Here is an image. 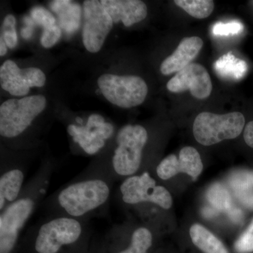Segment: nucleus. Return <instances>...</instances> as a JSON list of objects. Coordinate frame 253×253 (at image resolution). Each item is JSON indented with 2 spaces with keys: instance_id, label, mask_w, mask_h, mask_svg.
<instances>
[{
  "instance_id": "nucleus-1",
  "label": "nucleus",
  "mask_w": 253,
  "mask_h": 253,
  "mask_svg": "<svg viewBox=\"0 0 253 253\" xmlns=\"http://www.w3.org/2000/svg\"><path fill=\"white\" fill-rule=\"evenodd\" d=\"M113 183L104 176L80 174L44 199L41 206L48 215L89 221L108 212Z\"/></svg>"
},
{
  "instance_id": "nucleus-2",
  "label": "nucleus",
  "mask_w": 253,
  "mask_h": 253,
  "mask_svg": "<svg viewBox=\"0 0 253 253\" xmlns=\"http://www.w3.org/2000/svg\"><path fill=\"white\" fill-rule=\"evenodd\" d=\"M55 168L53 161L43 162L16 199L0 211V253L14 252L25 226L45 199Z\"/></svg>"
},
{
  "instance_id": "nucleus-3",
  "label": "nucleus",
  "mask_w": 253,
  "mask_h": 253,
  "mask_svg": "<svg viewBox=\"0 0 253 253\" xmlns=\"http://www.w3.org/2000/svg\"><path fill=\"white\" fill-rule=\"evenodd\" d=\"M89 221L48 215L28 229L23 243L30 253H74L87 244Z\"/></svg>"
},
{
  "instance_id": "nucleus-4",
  "label": "nucleus",
  "mask_w": 253,
  "mask_h": 253,
  "mask_svg": "<svg viewBox=\"0 0 253 253\" xmlns=\"http://www.w3.org/2000/svg\"><path fill=\"white\" fill-rule=\"evenodd\" d=\"M149 133L139 125L123 126L116 134L112 154L93 163L81 174L104 176L115 182L139 174Z\"/></svg>"
},
{
  "instance_id": "nucleus-5",
  "label": "nucleus",
  "mask_w": 253,
  "mask_h": 253,
  "mask_svg": "<svg viewBox=\"0 0 253 253\" xmlns=\"http://www.w3.org/2000/svg\"><path fill=\"white\" fill-rule=\"evenodd\" d=\"M46 106L43 95L10 99L0 106V135L7 140L20 139Z\"/></svg>"
},
{
  "instance_id": "nucleus-6",
  "label": "nucleus",
  "mask_w": 253,
  "mask_h": 253,
  "mask_svg": "<svg viewBox=\"0 0 253 253\" xmlns=\"http://www.w3.org/2000/svg\"><path fill=\"white\" fill-rule=\"evenodd\" d=\"M117 195L121 204L127 206L154 205L164 210L172 207L170 193L158 184L147 171L123 179Z\"/></svg>"
},
{
  "instance_id": "nucleus-7",
  "label": "nucleus",
  "mask_w": 253,
  "mask_h": 253,
  "mask_svg": "<svg viewBox=\"0 0 253 253\" xmlns=\"http://www.w3.org/2000/svg\"><path fill=\"white\" fill-rule=\"evenodd\" d=\"M244 126L245 118L241 113L217 115L203 112L195 119L193 132L199 144L208 146L235 139L242 132Z\"/></svg>"
},
{
  "instance_id": "nucleus-8",
  "label": "nucleus",
  "mask_w": 253,
  "mask_h": 253,
  "mask_svg": "<svg viewBox=\"0 0 253 253\" xmlns=\"http://www.w3.org/2000/svg\"><path fill=\"white\" fill-rule=\"evenodd\" d=\"M97 83L100 91L109 102L124 109L139 106L148 94L147 84L139 76L104 74Z\"/></svg>"
},
{
  "instance_id": "nucleus-9",
  "label": "nucleus",
  "mask_w": 253,
  "mask_h": 253,
  "mask_svg": "<svg viewBox=\"0 0 253 253\" xmlns=\"http://www.w3.org/2000/svg\"><path fill=\"white\" fill-rule=\"evenodd\" d=\"M67 131L75 144H78L86 155L99 154L106 146V141L112 138L114 126L106 122L99 114H92L88 118L86 124H70Z\"/></svg>"
},
{
  "instance_id": "nucleus-10",
  "label": "nucleus",
  "mask_w": 253,
  "mask_h": 253,
  "mask_svg": "<svg viewBox=\"0 0 253 253\" xmlns=\"http://www.w3.org/2000/svg\"><path fill=\"white\" fill-rule=\"evenodd\" d=\"M83 44L89 52H99L114 23L101 1L86 0L83 2Z\"/></svg>"
},
{
  "instance_id": "nucleus-11",
  "label": "nucleus",
  "mask_w": 253,
  "mask_h": 253,
  "mask_svg": "<svg viewBox=\"0 0 253 253\" xmlns=\"http://www.w3.org/2000/svg\"><path fill=\"white\" fill-rule=\"evenodd\" d=\"M45 83V74L40 68L21 69L12 60H7L0 67L1 87L13 96H25L31 87H42Z\"/></svg>"
},
{
  "instance_id": "nucleus-12",
  "label": "nucleus",
  "mask_w": 253,
  "mask_h": 253,
  "mask_svg": "<svg viewBox=\"0 0 253 253\" xmlns=\"http://www.w3.org/2000/svg\"><path fill=\"white\" fill-rule=\"evenodd\" d=\"M171 92L189 90L196 99H207L212 90V81L207 70L199 63H191L176 73L167 84Z\"/></svg>"
},
{
  "instance_id": "nucleus-13",
  "label": "nucleus",
  "mask_w": 253,
  "mask_h": 253,
  "mask_svg": "<svg viewBox=\"0 0 253 253\" xmlns=\"http://www.w3.org/2000/svg\"><path fill=\"white\" fill-rule=\"evenodd\" d=\"M204 169L202 160L199 151L191 146L183 148L179 157L172 154L164 158L156 167L158 177L168 180L179 174L185 173L196 179Z\"/></svg>"
},
{
  "instance_id": "nucleus-14",
  "label": "nucleus",
  "mask_w": 253,
  "mask_h": 253,
  "mask_svg": "<svg viewBox=\"0 0 253 253\" xmlns=\"http://www.w3.org/2000/svg\"><path fill=\"white\" fill-rule=\"evenodd\" d=\"M101 2L113 23L122 21L126 27L140 22L147 16V6L139 0H102Z\"/></svg>"
},
{
  "instance_id": "nucleus-15",
  "label": "nucleus",
  "mask_w": 253,
  "mask_h": 253,
  "mask_svg": "<svg viewBox=\"0 0 253 253\" xmlns=\"http://www.w3.org/2000/svg\"><path fill=\"white\" fill-rule=\"evenodd\" d=\"M204 46V41L199 37L184 38L175 51L161 63V71L165 76L178 73L191 64Z\"/></svg>"
},
{
  "instance_id": "nucleus-16",
  "label": "nucleus",
  "mask_w": 253,
  "mask_h": 253,
  "mask_svg": "<svg viewBox=\"0 0 253 253\" xmlns=\"http://www.w3.org/2000/svg\"><path fill=\"white\" fill-rule=\"evenodd\" d=\"M122 226L126 234L128 244L126 247L113 253H149V251L154 242V235L149 228L144 226L131 228V231L127 232V229Z\"/></svg>"
},
{
  "instance_id": "nucleus-17",
  "label": "nucleus",
  "mask_w": 253,
  "mask_h": 253,
  "mask_svg": "<svg viewBox=\"0 0 253 253\" xmlns=\"http://www.w3.org/2000/svg\"><path fill=\"white\" fill-rule=\"evenodd\" d=\"M189 234L193 244L204 253H229L220 240L201 224L191 226Z\"/></svg>"
},
{
  "instance_id": "nucleus-18",
  "label": "nucleus",
  "mask_w": 253,
  "mask_h": 253,
  "mask_svg": "<svg viewBox=\"0 0 253 253\" xmlns=\"http://www.w3.org/2000/svg\"><path fill=\"white\" fill-rule=\"evenodd\" d=\"M216 71L224 77H232L240 79L246 74L247 64L242 60L236 59L232 54L221 56L214 64Z\"/></svg>"
},
{
  "instance_id": "nucleus-19",
  "label": "nucleus",
  "mask_w": 253,
  "mask_h": 253,
  "mask_svg": "<svg viewBox=\"0 0 253 253\" xmlns=\"http://www.w3.org/2000/svg\"><path fill=\"white\" fill-rule=\"evenodd\" d=\"M59 16L60 27L68 34L77 31L81 24V5L70 1L66 6L57 13Z\"/></svg>"
},
{
  "instance_id": "nucleus-20",
  "label": "nucleus",
  "mask_w": 253,
  "mask_h": 253,
  "mask_svg": "<svg viewBox=\"0 0 253 253\" xmlns=\"http://www.w3.org/2000/svg\"><path fill=\"white\" fill-rule=\"evenodd\" d=\"M174 3L190 16L199 19L208 17L214 10V1L211 0H175Z\"/></svg>"
},
{
  "instance_id": "nucleus-21",
  "label": "nucleus",
  "mask_w": 253,
  "mask_h": 253,
  "mask_svg": "<svg viewBox=\"0 0 253 253\" xmlns=\"http://www.w3.org/2000/svg\"><path fill=\"white\" fill-rule=\"evenodd\" d=\"M208 198L211 204L220 211H229L231 199L229 193L220 184H215L208 191Z\"/></svg>"
},
{
  "instance_id": "nucleus-22",
  "label": "nucleus",
  "mask_w": 253,
  "mask_h": 253,
  "mask_svg": "<svg viewBox=\"0 0 253 253\" xmlns=\"http://www.w3.org/2000/svg\"><path fill=\"white\" fill-rule=\"evenodd\" d=\"M16 18L12 14H8L3 21V38L9 49H13L18 44L16 31Z\"/></svg>"
},
{
  "instance_id": "nucleus-23",
  "label": "nucleus",
  "mask_w": 253,
  "mask_h": 253,
  "mask_svg": "<svg viewBox=\"0 0 253 253\" xmlns=\"http://www.w3.org/2000/svg\"><path fill=\"white\" fill-rule=\"evenodd\" d=\"M234 250L238 253L253 252V219L247 229L236 240L234 244Z\"/></svg>"
},
{
  "instance_id": "nucleus-24",
  "label": "nucleus",
  "mask_w": 253,
  "mask_h": 253,
  "mask_svg": "<svg viewBox=\"0 0 253 253\" xmlns=\"http://www.w3.org/2000/svg\"><path fill=\"white\" fill-rule=\"evenodd\" d=\"M31 16L37 24L43 26L44 28L56 25L54 16L47 9L42 6L33 8L31 11Z\"/></svg>"
},
{
  "instance_id": "nucleus-25",
  "label": "nucleus",
  "mask_w": 253,
  "mask_h": 253,
  "mask_svg": "<svg viewBox=\"0 0 253 253\" xmlns=\"http://www.w3.org/2000/svg\"><path fill=\"white\" fill-rule=\"evenodd\" d=\"M229 184L233 189L239 191L245 188L253 186V172H239L234 173L229 178Z\"/></svg>"
},
{
  "instance_id": "nucleus-26",
  "label": "nucleus",
  "mask_w": 253,
  "mask_h": 253,
  "mask_svg": "<svg viewBox=\"0 0 253 253\" xmlns=\"http://www.w3.org/2000/svg\"><path fill=\"white\" fill-rule=\"evenodd\" d=\"M61 36V28L57 25L44 28L41 38V44L46 49H49L57 43Z\"/></svg>"
},
{
  "instance_id": "nucleus-27",
  "label": "nucleus",
  "mask_w": 253,
  "mask_h": 253,
  "mask_svg": "<svg viewBox=\"0 0 253 253\" xmlns=\"http://www.w3.org/2000/svg\"><path fill=\"white\" fill-rule=\"evenodd\" d=\"M244 26L237 21H231L228 23H218L212 28L213 34L215 36H227L237 34L242 31Z\"/></svg>"
},
{
  "instance_id": "nucleus-28",
  "label": "nucleus",
  "mask_w": 253,
  "mask_h": 253,
  "mask_svg": "<svg viewBox=\"0 0 253 253\" xmlns=\"http://www.w3.org/2000/svg\"><path fill=\"white\" fill-rule=\"evenodd\" d=\"M244 140L250 147L253 148V121L246 125L244 133Z\"/></svg>"
},
{
  "instance_id": "nucleus-29",
  "label": "nucleus",
  "mask_w": 253,
  "mask_h": 253,
  "mask_svg": "<svg viewBox=\"0 0 253 253\" xmlns=\"http://www.w3.org/2000/svg\"><path fill=\"white\" fill-rule=\"evenodd\" d=\"M33 32H34V26H27L22 28L21 32V36L24 39L28 40L33 36Z\"/></svg>"
},
{
  "instance_id": "nucleus-30",
  "label": "nucleus",
  "mask_w": 253,
  "mask_h": 253,
  "mask_svg": "<svg viewBox=\"0 0 253 253\" xmlns=\"http://www.w3.org/2000/svg\"><path fill=\"white\" fill-rule=\"evenodd\" d=\"M7 45L4 41V38L2 36L0 38V56H4L7 52Z\"/></svg>"
}]
</instances>
